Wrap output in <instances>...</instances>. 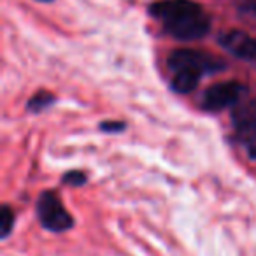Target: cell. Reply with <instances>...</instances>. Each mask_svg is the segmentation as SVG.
<instances>
[{
  "mask_svg": "<svg viewBox=\"0 0 256 256\" xmlns=\"http://www.w3.org/2000/svg\"><path fill=\"white\" fill-rule=\"evenodd\" d=\"M151 16L179 40H196L210 28L207 14L192 0H162L151 8Z\"/></svg>",
  "mask_w": 256,
  "mask_h": 256,
  "instance_id": "cell-1",
  "label": "cell"
},
{
  "mask_svg": "<svg viewBox=\"0 0 256 256\" xmlns=\"http://www.w3.org/2000/svg\"><path fill=\"white\" fill-rule=\"evenodd\" d=\"M168 67L172 70V88L179 93H190L196 88L202 74L221 70L224 64L200 51L178 50L168 56Z\"/></svg>",
  "mask_w": 256,
  "mask_h": 256,
  "instance_id": "cell-2",
  "label": "cell"
},
{
  "mask_svg": "<svg viewBox=\"0 0 256 256\" xmlns=\"http://www.w3.org/2000/svg\"><path fill=\"white\" fill-rule=\"evenodd\" d=\"M37 214H39L42 226L51 232H65L68 228H72V224H74V220L65 210L60 198L54 193L50 192L40 195L39 204H37Z\"/></svg>",
  "mask_w": 256,
  "mask_h": 256,
  "instance_id": "cell-3",
  "label": "cell"
},
{
  "mask_svg": "<svg viewBox=\"0 0 256 256\" xmlns=\"http://www.w3.org/2000/svg\"><path fill=\"white\" fill-rule=\"evenodd\" d=\"M246 93V88L240 82L228 81V82H220V84L210 86L204 95V109L212 110H223L226 107H232L235 104L240 102L242 95Z\"/></svg>",
  "mask_w": 256,
  "mask_h": 256,
  "instance_id": "cell-4",
  "label": "cell"
},
{
  "mask_svg": "<svg viewBox=\"0 0 256 256\" xmlns=\"http://www.w3.org/2000/svg\"><path fill=\"white\" fill-rule=\"evenodd\" d=\"M220 44L240 60L256 62V39L240 30H228L220 36Z\"/></svg>",
  "mask_w": 256,
  "mask_h": 256,
  "instance_id": "cell-5",
  "label": "cell"
},
{
  "mask_svg": "<svg viewBox=\"0 0 256 256\" xmlns=\"http://www.w3.org/2000/svg\"><path fill=\"white\" fill-rule=\"evenodd\" d=\"M234 124L246 144L256 137V100L238 106L234 112Z\"/></svg>",
  "mask_w": 256,
  "mask_h": 256,
  "instance_id": "cell-6",
  "label": "cell"
},
{
  "mask_svg": "<svg viewBox=\"0 0 256 256\" xmlns=\"http://www.w3.org/2000/svg\"><path fill=\"white\" fill-rule=\"evenodd\" d=\"M53 102H54V96L51 95V93L39 92L37 95H34L32 98L28 100V109L32 110V112H39V110L46 109V107L51 106Z\"/></svg>",
  "mask_w": 256,
  "mask_h": 256,
  "instance_id": "cell-7",
  "label": "cell"
},
{
  "mask_svg": "<svg viewBox=\"0 0 256 256\" xmlns=\"http://www.w3.org/2000/svg\"><path fill=\"white\" fill-rule=\"evenodd\" d=\"M12 226H14V214L9 209L8 206L2 207V212H0V230H2V238H8L11 234Z\"/></svg>",
  "mask_w": 256,
  "mask_h": 256,
  "instance_id": "cell-8",
  "label": "cell"
},
{
  "mask_svg": "<svg viewBox=\"0 0 256 256\" xmlns=\"http://www.w3.org/2000/svg\"><path fill=\"white\" fill-rule=\"evenodd\" d=\"M84 181H86V174H82L81 170H72L64 176V182L70 186H81L84 184Z\"/></svg>",
  "mask_w": 256,
  "mask_h": 256,
  "instance_id": "cell-9",
  "label": "cell"
},
{
  "mask_svg": "<svg viewBox=\"0 0 256 256\" xmlns=\"http://www.w3.org/2000/svg\"><path fill=\"white\" fill-rule=\"evenodd\" d=\"M238 9L242 12H246V14L256 18V0H242L240 4H238Z\"/></svg>",
  "mask_w": 256,
  "mask_h": 256,
  "instance_id": "cell-10",
  "label": "cell"
},
{
  "mask_svg": "<svg viewBox=\"0 0 256 256\" xmlns=\"http://www.w3.org/2000/svg\"><path fill=\"white\" fill-rule=\"evenodd\" d=\"M100 128H102L104 132H121L124 128L123 123H112V121H109V123H102L100 124Z\"/></svg>",
  "mask_w": 256,
  "mask_h": 256,
  "instance_id": "cell-11",
  "label": "cell"
},
{
  "mask_svg": "<svg viewBox=\"0 0 256 256\" xmlns=\"http://www.w3.org/2000/svg\"><path fill=\"white\" fill-rule=\"evenodd\" d=\"M40 2H50V0H40Z\"/></svg>",
  "mask_w": 256,
  "mask_h": 256,
  "instance_id": "cell-12",
  "label": "cell"
}]
</instances>
